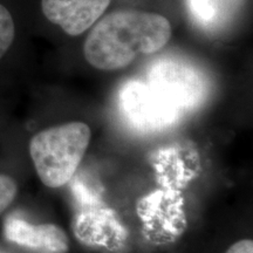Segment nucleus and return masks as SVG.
Masks as SVG:
<instances>
[{"instance_id": "nucleus-6", "label": "nucleus", "mask_w": 253, "mask_h": 253, "mask_svg": "<svg viewBox=\"0 0 253 253\" xmlns=\"http://www.w3.org/2000/svg\"><path fill=\"white\" fill-rule=\"evenodd\" d=\"M4 235L8 242L34 253H67V233L55 224L28 223L17 216H9L4 223Z\"/></svg>"}, {"instance_id": "nucleus-12", "label": "nucleus", "mask_w": 253, "mask_h": 253, "mask_svg": "<svg viewBox=\"0 0 253 253\" xmlns=\"http://www.w3.org/2000/svg\"><path fill=\"white\" fill-rule=\"evenodd\" d=\"M0 253H7V252H5L4 250H1V249H0Z\"/></svg>"}, {"instance_id": "nucleus-1", "label": "nucleus", "mask_w": 253, "mask_h": 253, "mask_svg": "<svg viewBox=\"0 0 253 253\" xmlns=\"http://www.w3.org/2000/svg\"><path fill=\"white\" fill-rule=\"evenodd\" d=\"M171 24L163 15L118 11L91 28L84 46V58L100 71H118L138 55L158 52L171 38Z\"/></svg>"}, {"instance_id": "nucleus-10", "label": "nucleus", "mask_w": 253, "mask_h": 253, "mask_svg": "<svg viewBox=\"0 0 253 253\" xmlns=\"http://www.w3.org/2000/svg\"><path fill=\"white\" fill-rule=\"evenodd\" d=\"M17 191V184L13 178L6 175H0V213L14 201Z\"/></svg>"}, {"instance_id": "nucleus-4", "label": "nucleus", "mask_w": 253, "mask_h": 253, "mask_svg": "<svg viewBox=\"0 0 253 253\" xmlns=\"http://www.w3.org/2000/svg\"><path fill=\"white\" fill-rule=\"evenodd\" d=\"M119 108L132 128L161 131L176 125L183 114L145 81L129 80L119 90Z\"/></svg>"}, {"instance_id": "nucleus-8", "label": "nucleus", "mask_w": 253, "mask_h": 253, "mask_svg": "<svg viewBox=\"0 0 253 253\" xmlns=\"http://www.w3.org/2000/svg\"><path fill=\"white\" fill-rule=\"evenodd\" d=\"M240 0H186L190 15L204 30H217L230 20Z\"/></svg>"}, {"instance_id": "nucleus-3", "label": "nucleus", "mask_w": 253, "mask_h": 253, "mask_svg": "<svg viewBox=\"0 0 253 253\" xmlns=\"http://www.w3.org/2000/svg\"><path fill=\"white\" fill-rule=\"evenodd\" d=\"M145 82L183 115L199 108L210 95V81L201 68L173 55L155 59Z\"/></svg>"}, {"instance_id": "nucleus-11", "label": "nucleus", "mask_w": 253, "mask_h": 253, "mask_svg": "<svg viewBox=\"0 0 253 253\" xmlns=\"http://www.w3.org/2000/svg\"><path fill=\"white\" fill-rule=\"evenodd\" d=\"M225 253H253V242L251 239H242L237 242Z\"/></svg>"}, {"instance_id": "nucleus-7", "label": "nucleus", "mask_w": 253, "mask_h": 253, "mask_svg": "<svg viewBox=\"0 0 253 253\" xmlns=\"http://www.w3.org/2000/svg\"><path fill=\"white\" fill-rule=\"evenodd\" d=\"M110 0H41L42 13L68 36L77 37L96 23Z\"/></svg>"}, {"instance_id": "nucleus-5", "label": "nucleus", "mask_w": 253, "mask_h": 253, "mask_svg": "<svg viewBox=\"0 0 253 253\" xmlns=\"http://www.w3.org/2000/svg\"><path fill=\"white\" fill-rule=\"evenodd\" d=\"M73 231L79 242L90 248L116 250L126 233L115 213L99 201L79 199V211L73 221Z\"/></svg>"}, {"instance_id": "nucleus-2", "label": "nucleus", "mask_w": 253, "mask_h": 253, "mask_svg": "<svg viewBox=\"0 0 253 253\" xmlns=\"http://www.w3.org/2000/svg\"><path fill=\"white\" fill-rule=\"evenodd\" d=\"M91 137L84 122H68L38 132L31 140L30 154L37 173L48 188L72 181Z\"/></svg>"}, {"instance_id": "nucleus-9", "label": "nucleus", "mask_w": 253, "mask_h": 253, "mask_svg": "<svg viewBox=\"0 0 253 253\" xmlns=\"http://www.w3.org/2000/svg\"><path fill=\"white\" fill-rule=\"evenodd\" d=\"M14 23L8 9L0 4V59L5 55L14 40Z\"/></svg>"}]
</instances>
